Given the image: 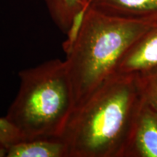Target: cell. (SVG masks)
I'll list each match as a JSON object with an SVG mask.
<instances>
[{
    "label": "cell",
    "mask_w": 157,
    "mask_h": 157,
    "mask_svg": "<svg viewBox=\"0 0 157 157\" xmlns=\"http://www.w3.org/2000/svg\"><path fill=\"white\" fill-rule=\"evenodd\" d=\"M90 0H44L51 18L61 32L68 34L79 21Z\"/></svg>",
    "instance_id": "obj_8"
},
{
    "label": "cell",
    "mask_w": 157,
    "mask_h": 157,
    "mask_svg": "<svg viewBox=\"0 0 157 157\" xmlns=\"http://www.w3.org/2000/svg\"><path fill=\"white\" fill-rule=\"evenodd\" d=\"M124 157H157V112L144 101Z\"/></svg>",
    "instance_id": "obj_4"
},
{
    "label": "cell",
    "mask_w": 157,
    "mask_h": 157,
    "mask_svg": "<svg viewBox=\"0 0 157 157\" xmlns=\"http://www.w3.org/2000/svg\"><path fill=\"white\" fill-rule=\"evenodd\" d=\"M24 140L22 135L6 117H0V146L6 149Z\"/></svg>",
    "instance_id": "obj_10"
},
{
    "label": "cell",
    "mask_w": 157,
    "mask_h": 157,
    "mask_svg": "<svg viewBox=\"0 0 157 157\" xmlns=\"http://www.w3.org/2000/svg\"><path fill=\"white\" fill-rule=\"evenodd\" d=\"M143 98L136 73L116 72L74 109L61 138L68 157H124Z\"/></svg>",
    "instance_id": "obj_1"
},
{
    "label": "cell",
    "mask_w": 157,
    "mask_h": 157,
    "mask_svg": "<svg viewBox=\"0 0 157 157\" xmlns=\"http://www.w3.org/2000/svg\"><path fill=\"white\" fill-rule=\"evenodd\" d=\"M7 157H68L61 137L23 140L7 149Z\"/></svg>",
    "instance_id": "obj_7"
},
{
    "label": "cell",
    "mask_w": 157,
    "mask_h": 157,
    "mask_svg": "<svg viewBox=\"0 0 157 157\" xmlns=\"http://www.w3.org/2000/svg\"><path fill=\"white\" fill-rule=\"evenodd\" d=\"M157 66V23L125 52L116 72L140 73Z\"/></svg>",
    "instance_id": "obj_5"
},
{
    "label": "cell",
    "mask_w": 157,
    "mask_h": 157,
    "mask_svg": "<svg viewBox=\"0 0 157 157\" xmlns=\"http://www.w3.org/2000/svg\"><path fill=\"white\" fill-rule=\"evenodd\" d=\"M88 6L112 16L157 21V0H90Z\"/></svg>",
    "instance_id": "obj_6"
},
{
    "label": "cell",
    "mask_w": 157,
    "mask_h": 157,
    "mask_svg": "<svg viewBox=\"0 0 157 157\" xmlns=\"http://www.w3.org/2000/svg\"><path fill=\"white\" fill-rule=\"evenodd\" d=\"M137 74L143 101L157 112V66Z\"/></svg>",
    "instance_id": "obj_9"
},
{
    "label": "cell",
    "mask_w": 157,
    "mask_h": 157,
    "mask_svg": "<svg viewBox=\"0 0 157 157\" xmlns=\"http://www.w3.org/2000/svg\"><path fill=\"white\" fill-rule=\"evenodd\" d=\"M7 156V149L0 146V157H5Z\"/></svg>",
    "instance_id": "obj_11"
},
{
    "label": "cell",
    "mask_w": 157,
    "mask_h": 157,
    "mask_svg": "<svg viewBox=\"0 0 157 157\" xmlns=\"http://www.w3.org/2000/svg\"><path fill=\"white\" fill-rule=\"evenodd\" d=\"M156 23L112 16L87 6L72 39L63 44L75 108L116 73L125 52Z\"/></svg>",
    "instance_id": "obj_2"
},
{
    "label": "cell",
    "mask_w": 157,
    "mask_h": 157,
    "mask_svg": "<svg viewBox=\"0 0 157 157\" xmlns=\"http://www.w3.org/2000/svg\"><path fill=\"white\" fill-rule=\"evenodd\" d=\"M18 76V92L5 117L24 140L61 137L75 109L65 60H49Z\"/></svg>",
    "instance_id": "obj_3"
}]
</instances>
